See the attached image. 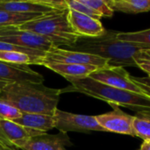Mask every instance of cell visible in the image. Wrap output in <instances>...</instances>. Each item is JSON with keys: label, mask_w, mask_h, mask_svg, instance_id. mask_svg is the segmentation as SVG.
I'll use <instances>...</instances> for the list:
<instances>
[{"label": "cell", "mask_w": 150, "mask_h": 150, "mask_svg": "<svg viewBox=\"0 0 150 150\" xmlns=\"http://www.w3.org/2000/svg\"><path fill=\"white\" fill-rule=\"evenodd\" d=\"M62 90L46 87L43 83H17L0 91V99L14 105L21 112L54 116Z\"/></svg>", "instance_id": "obj_1"}, {"label": "cell", "mask_w": 150, "mask_h": 150, "mask_svg": "<svg viewBox=\"0 0 150 150\" xmlns=\"http://www.w3.org/2000/svg\"><path fill=\"white\" fill-rule=\"evenodd\" d=\"M118 33V31L106 30L98 38H79L76 45L69 48L102 57L108 61L110 66L137 67L134 56L142 47L119 40Z\"/></svg>", "instance_id": "obj_2"}, {"label": "cell", "mask_w": 150, "mask_h": 150, "mask_svg": "<svg viewBox=\"0 0 150 150\" xmlns=\"http://www.w3.org/2000/svg\"><path fill=\"white\" fill-rule=\"evenodd\" d=\"M71 85L62 89L63 92H79L107 102L111 106H124L132 110H150V97L112 87L91 77L69 81Z\"/></svg>", "instance_id": "obj_3"}, {"label": "cell", "mask_w": 150, "mask_h": 150, "mask_svg": "<svg viewBox=\"0 0 150 150\" xmlns=\"http://www.w3.org/2000/svg\"><path fill=\"white\" fill-rule=\"evenodd\" d=\"M69 9L55 11L33 19L18 28L29 31L51 40L58 47H71L76 45L79 37L72 30L68 18Z\"/></svg>", "instance_id": "obj_4"}, {"label": "cell", "mask_w": 150, "mask_h": 150, "mask_svg": "<svg viewBox=\"0 0 150 150\" xmlns=\"http://www.w3.org/2000/svg\"><path fill=\"white\" fill-rule=\"evenodd\" d=\"M0 41L11 43L18 47L40 50L45 53L54 47H58L51 40L16 26L0 28Z\"/></svg>", "instance_id": "obj_5"}, {"label": "cell", "mask_w": 150, "mask_h": 150, "mask_svg": "<svg viewBox=\"0 0 150 150\" xmlns=\"http://www.w3.org/2000/svg\"><path fill=\"white\" fill-rule=\"evenodd\" d=\"M50 63L83 64L92 65L98 68H104L109 65L108 61L102 57L61 47H54L47 52L44 57L39 62L38 65L45 66Z\"/></svg>", "instance_id": "obj_6"}, {"label": "cell", "mask_w": 150, "mask_h": 150, "mask_svg": "<svg viewBox=\"0 0 150 150\" xmlns=\"http://www.w3.org/2000/svg\"><path fill=\"white\" fill-rule=\"evenodd\" d=\"M54 117L55 121L54 128L58 129L62 134H66L68 132H105V130L98 123L95 116L75 114L63 112L57 108Z\"/></svg>", "instance_id": "obj_7"}, {"label": "cell", "mask_w": 150, "mask_h": 150, "mask_svg": "<svg viewBox=\"0 0 150 150\" xmlns=\"http://www.w3.org/2000/svg\"><path fill=\"white\" fill-rule=\"evenodd\" d=\"M89 77L112 87L126 90L138 94H144L142 89L132 81L131 75L123 67L108 65L98 69Z\"/></svg>", "instance_id": "obj_8"}, {"label": "cell", "mask_w": 150, "mask_h": 150, "mask_svg": "<svg viewBox=\"0 0 150 150\" xmlns=\"http://www.w3.org/2000/svg\"><path fill=\"white\" fill-rule=\"evenodd\" d=\"M23 82L43 83L44 77L27 65H15L0 62V91L9 85Z\"/></svg>", "instance_id": "obj_9"}, {"label": "cell", "mask_w": 150, "mask_h": 150, "mask_svg": "<svg viewBox=\"0 0 150 150\" xmlns=\"http://www.w3.org/2000/svg\"><path fill=\"white\" fill-rule=\"evenodd\" d=\"M112 112L95 116L98 123L105 132L135 136L134 131V116L124 112L119 106L112 105Z\"/></svg>", "instance_id": "obj_10"}, {"label": "cell", "mask_w": 150, "mask_h": 150, "mask_svg": "<svg viewBox=\"0 0 150 150\" xmlns=\"http://www.w3.org/2000/svg\"><path fill=\"white\" fill-rule=\"evenodd\" d=\"M69 22L79 38H98L105 33L106 29L99 19L69 9Z\"/></svg>", "instance_id": "obj_11"}, {"label": "cell", "mask_w": 150, "mask_h": 150, "mask_svg": "<svg viewBox=\"0 0 150 150\" xmlns=\"http://www.w3.org/2000/svg\"><path fill=\"white\" fill-rule=\"evenodd\" d=\"M43 134L24 127L13 121L0 120V142L5 147L18 149L29 138Z\"/></svg>", "instance_id": "obj_12"}, {"label": "cell", "mask_w": 150, "mask_h": 150, "mask_svg": "<svg viewBox=\"0 0 150 150\" xmlns=\"http://www.w3.org/2000/svg\"><path fill=\"white\" fill-rule=\"evenodd\" d=\"M72 143L66 134H43L29 138L20 145L22 150H68L66 147Z\"/></svg>", "instance_id": "obj_13"}, {"label": "cell", "mask_w": 150, "mask_h": 150, "mask_svg": "<svg viewBox=\"0 0 150 150\" xmlns=\"http://www.w3.org/2000/svg\"><path fill=\"white\" fill-rule=\"evenodd\" d=\"M0 10L23 14H47L55 11L43 0L27 1H4L0 0Z\"/></svg>", "instance_id": "obj_14"}, {"label": "cell", "mask_w": 150, "mask_h": 150, "mask_svg": "<svg viewBox=\"0 0 150 150\" xmlns=\"http://www.w3.org/2000/svg\"><path fill=\"white\" fill-rule=\"evenodd\" d=\"M44 67L61 75L68 81L86 78L90 76L93 72L100 69L98 67L92 66V65L66 64V63H50L45 65Z\"/></svg>", "instance_id": "obj_15"}, {"label": "cell", "mask_w": 150, "mask_h": 150, "mask_svg": "<svg viewBox=\"0 0 150 150\" xmlns=\"http://www.w3.org/2000/svg\"><path fill=\"white\" fill-rule=\"evenodd\" d=\"M13 122L41 134H46L47 131L54 129L55 126L54 116L41 113L23 112L21 117L13 120Z\"/></svg>", "instance_id": "obj_16"}, {"label": "cell", "mask_w": 150, "mask_h": 150, "mask_svg": "<svg viewBox=\"0 0 150 150\" xmlns=\"http://www.w3.org/2000/svg\"><path fill=\"white\" fill-rule=\"evenodd\" d=\"M113 11L137 14L150 11V0H106Z\"/></svg>", "instance_id": "obj_17"}, {"label": "cell", "mask_w": 150, "mask_h": 150, "mask_svg": "<svg viewBox=\"0 0 150 150\" xmlns=\"http://www.w3.org/2000/svg\"><path fill=\"white\" fill-rule=\"evenodd\" d=\"M42 16H44V15H42V14L15 13V12L0 10V28L9 27V26L18 27L26 22H29L33 19L38 18Z\"/></svg>", "instance_id": "obj_18"}, {"label": "cell", "mask_w": 150, "mask_h": 150, "mask_svg": "<svg viewBox=\"0 0 150 150\" xmlns=\"http://www.w3.org/2000/svg\"><path fill=\"white\" fill-rule=\"evenodd\" d=\"M134 131L135 136L143 141H150V110H141L135 113Z\"/></svg>", "instance_id": "obj_19"}, {"label": "cell", "mask_w": 150, "mask_h": 150, "mask_svg": "<svg viewBox=\"0 0 150 150\" xmlns=\"http://www.w3.org/2000/svg\"><path fill=\"white\" fill-rule=\"evenodd\" d=\"M117 39L120 41L128 42L142 48H150V28L138 32H119Z\"/></svg>", "instance_id": "obj_20"}, {"label": "cell", "mask_w": 150, "mask_h": 150, "mask_svg": "<svg viewBox=\"0 0 150 150\" xmlns=\"http://www.w3.org/2000/svg\"><path fill=\"white\" fill-rule=\"evenodd\" d=\"M0 62L15 65L36 64V61L33 58L17 51H0Z\"/></svg>", "instance_id": "obj_21"}, {"label": "cell", "mask_w": 150, "mask_h": 150, "mask_svg": "<svg viewBox=\"0 0 150 150\" xmlns=\"http://www.w3.org/2000/svg\"><path fill=\"white\" fill-rule=\"evenodd\" d=\"M0 51H17L20 53H24L25 54H28L32 58H33L36 61V65L39 64V62L44 57L45 52L36 50V49H32V48H26L23 47H18L11 43L7 42H3L0 41Z\"/></svg>", "instance_id": "obj_22"}, {"label": "cell", "mask_w": 150, "mask_h": 150, "mask_svg": "<svg viewBox=\"0 0 150 150\" xmlns=\"http://www.w3.org/2000/svg\"><path fill=\"white\" fill-rule=\"evenodd\" d=\"M83 4L88 5L96 12H98L101 18H111L113 16L114 11L109 7L106 0H80Z\"/></svg>", "instance_id": "obj_23"}, {"label": "cell", "mask_w": 150, "mask_h": 150, "mask_svg": "<svg viewBox=\"0 0 150 150\" xmlns=\"http://www.w3.org/2000/svg\"><path fill=\"white\" fill-rule=\"evenodd\" d=\"M23 112L17 109L11 103L0 99V120L13 121L21 117Z\"/></svg>", "instance_id": "obj_24"}, {"label": "cell", "mask_w": 150, "mask_h": 150, "mask_svg": "<svg viewBox=\"0 0 150 150\" xmlns=\"http://www.w3.org/2000/svg\"><path fill=\"white\" fill-rule=\"evenodd\" d=\"M134 60L137 68L143 70L150 77V48H142L134 54Z\"/></svg>", "instance_id": "obj_25"}, {"label": "cell", "mask_w": 150, "mask_h": 150, "mask_svg": "<svg viewBox=\"0 0 150 150\" xmlns=\"http://www.w3.org/2000/svg\"><path fill=\"white\" fill-rule=\"evenodd\" d=\"M66 3H67L68 8L69 10H73L77 12L85 14L87 16L96 18V19L100 20V18H101L100 15L98 12H96L94 10H92L88 5L83 4L80 0H66Z\"/></svg>", "instance_id": "obj_26"}, {"label": "cell", "mask_w": 150, "mask_h": 150, "mask_svg": "<svg viewBox=\"0 0 150 150\" xmlns=\"http://www.w3.org/2000/svg\"><path fill=\"white\" fill-rule=\"evenodd\" d=\"M131 79L134 83H142L144 84L150 88V77L149 76H145V77H137V76H132Z\"/></svg>", "instance_id": "obj_27"}, {"label": "cell", "mask_w": 150, "mask_h": 150, "mask_svg": "<svg viewBox=\"0 0 150 150\" xmlns=\"http://www.w3.org/2000/svg\"><path fill=\"white\" fill-rule=\"evenodd\" d=\"M141 89H142V91H143V93L145 94V95H147V96H149L150 97V88L149 87H148V86H146V85H144V84H142V83H136Z\"/></svg>", "instance_id": "obj_28"}, {"label": "cell", "mask_w": 150, "mask_h": 150, "mask_svg": "<svg viewBox=\"0 0 150 150\" xmlns=\"http://www.w3.org/2000/svg\"><path fill=\"white\" fill-rule=\"evenodd\" d=\"M140 150H150V141H143Z\"/></svg>", "instance_id": "obj_29"}, {"label": "cell", "mask_w": 150, "mask_h": 150, "mask_svg": "<svg viewBox=\"0 0 150 150\" xmlns=\"http://www.w3.org/2000/svg\"><path fill=\"white\" fill-rule=\"evenodd\" d=\"M5 148H8V147H5L4 144H2V143L0 142V150H4Z\"/></svg>", "instance_id": "obj_30"}, {"label": "cell", "mask_w": 150, "mask_h": 150, "mask_svg": "<svg viewBox=\"0 0 150 150\" xmlns=\"http://www.w3.org/2000/svg\"><path fill=\"white\" fill-rule=\"evenodd\" d=\"M4 150H17L16 149H13V148H5Z\"/></svg>", "instance_id": "obj_31"}]
</instances>
